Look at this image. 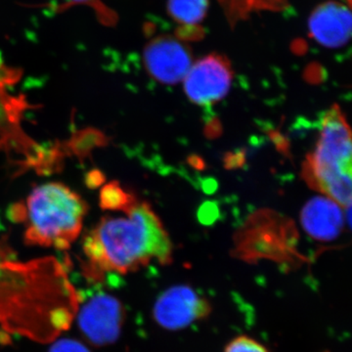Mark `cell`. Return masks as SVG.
Listing matches in <instances>:
<instances>
[{
	"instance_id": "6da1fadb",
	"label": "cell",
	"mask_w": 352,
	"mask_h": 352,
	"mask_svg": "<svg viewBox=\"0 0 352 352\" xmlns=\"http://www.w3.org/2000/svg\"><path fill=\"white\" fill-rule=\"evenodd\" d=\"M119 212L103 217L83 240L87 272L92 278L108 273L126 274L153 263L173 261V244L149 204L135 199Z\"/></svg>"
},
{
	"instance_id": "7a4b0ae2",
	"label": "cell",
	"mask_w": 352,
	"mask_h": 352,
	"mask_svg": "<svg viewBox=\"0 0 352 352\" xmlns=\"http://www.w3.org/2000/svg\"><path fill=\"white\" fill-rule=\"evenodd\" d=\"M78 305L76 292L57 259L23 263L0 258V315L51 314L68 324Z\"/></svg>"
},
{
	"instance_id": "3957f363",
	"label": "cell",
	"mask_w": 352,
	"mask_h": 352,
	"mask_svg": "<svg viewBox=\"0 0 352 352\" xmlns=\"http://www.w3.org/2000/svg\"><path fill=\"white\" fill-rule=\"evenodd\" d=\"M87 204L62 183L50 182L32 190L17 219H24L27 244L66 251L82 230Z\"/></svg>"
},
{
	"instance_id": "277c9868",
	"label": "cell",
	"mask_w": 352,
	"mask_h": 352,
	"mask_svg": "<svg viewBox=\"0 0 352 352\" xmlns=\"http://www.w3.org/2000/svg\"><path fill=\"white\" fill-rule=\"evenodd\" d=\"M351 131L339 106L324 115L314 152L305 161V180L342 208L351 204Z\"/></svg>"
},
{
	"instance_id": "5b68a950",
	"label": "cell",
	"mask_w": 352,
	"mask_h": 352,
	"mask_svg": "<svg viewBox=\"0 0 352 352\" xmlns=\"http://www.w3.org/2000/svg\"><path fill=\"white\" fill-rule=\"evenodd\" d=\"M232 80L233 71L226 58L210 54L192 64L182 82L190 101L208 106L226 96Z\"/></svg>"
},
{
	"instance_id": "8992f818",
	"label": "cell",
	"mask_w": 352,
	"mask_h": 352,
	"mask_svg": "<svg viewBox=\"0 0 352 352\" xmlns=\"http://www.w3.org/2000/svg\"><path fill=\"white\" fill-rule=\"evenodd\" d=\"M124 318V307L117 298L98 294L80 307L78 326L90 342L106 346L119 338Z\"/></svg>"
},
{
	"instance_id": "52a82bcc",
	"label": "cell",
	"mask_w": 352,
	"mask_h": 352,
	"mask_svg": "<svg viewBox=\"0 0 352 352\" xmlns=\"http://www.w3.org/2000/svg\"><path fill=\"white\" fill-rule=\"evenodd\" d=\"M212 311L205 298L188 286H176L164 292L154 307L155 320L168 330H180L203 320Z\"/></svg>"
},
{
	"instance_id": "ba28073f",
	"label": "cell",
	"mask_w": 352,
	"mask_h": 352,
	"mask_svg": "<svg viewBox=\"0 0 352 352\" xmlns=\"http://www.w3.org/2000/svg\"><path fill=\"white\" fill-rule=\"evenodd\" d=\"M143 60L149 75L164 85L182 82L193 64L190 50L180 39L159 36L145 46Z\"/></svg>"
},
{
	"instance_id": "9c48e42d",
	"label": "cell",
	"mask_w": 352,
	"mask_h": 352,
	"mask_svg": "<svg viewBox=\"0 0 352 352\" xmlns=\"http://www.w3.org/2000/svg\"><path fill=\"white\" fill-rule=\"evenodd\" d=\"M351 13L349 7L340 2L321 4L310 15L308 29L316 43L327 48L346 45L351 36Z\"/></svg>"
},
{
	"instance_id": "30bf717a",
	"label": "cell",
	"mask_w": 352,
	"mask_h": 352,
	"mask_svg": "<svg viewBox=\"0 0 352 352\" xmlns=\"http://www.w3.org/2000/svg\"><path fill=\"white\" fill-rule=\"evenodd\" d=\"M337 201L317 197L303 208L302 223L308 235L319 241H331L339 235L344 224V215Z\"/></svg>"
},
{
	"instance_id": "8fae6325",
	"label": "cell",
	"mask_w": 352,
	"mask_h": 352,
	"mask_svg": "<svg viewBox=\"0 0 352 352\" xmlns=\"http://www.w3.org/2000/svg\"><path fill=\"white\" fill-rule=\"evenodd\" d=\"M208 0H168V14L177 24L195 27L207 15Z\"/></svg>"
},
{
	"instance_id": "7c38bea8",
	"label": "cell",
	"mask_w": 352,
	"mask_h": 352,
	"mask_svg": "<svg viewBox=\"0 0 352 352\" xmlns=\"http://www.w3.org/2000/svg\"><path fill=\"white\" fill-rule=\"evenodd\" d=\"M16 71L7 66L0 54V115H10L17 110L21 102L11 96L7 91V87L16 80Z\"/></svg>"
},
{
	"instance_id": "4fadbf2b",
	"label": "cell",
	"mask_w": 352,
	"mask_h": 352,
	"mask_svg": "<svg viewBox=\"0 0 352 352\" xmlns=\"http://www.w3.org/2000/svg\"><path fill=\"white\" fill-rule=\"evenodd\" d=\"M135 197L127 193L119 183L113 182L107 185L101 192V207L104 210L119 212L135 200Z\"/></svg>"
},
{
	"instance_id": "5bb4252c",
	"label": "cell",
	"mask_w": 352,
	"mask_h": 352,
	"mask_svg": "<svg viewBox=\"0 0 352 352\" xmlns=\"http://www.w3.org/2000/svg\"><path fill=\"white\" fill-rule=\"evenodd\" d=\"M224 352H270L263 344L258 342V340L247 337V336H240L235 338L227 344Z\"/></svg>"
},
{
	"instance_id": "9a60e30c",
	"label": "cell",
	"mask_w": 352,
	"mask_h": 352,
	"mask_svg": "<svg viewBox=\"0 0 352 352\" xmlns=\"http://www.w3.org/2000/svg\"><path fill=\"white\" fill-rule=\"evenodd\" d=\"M69 2L71 4H85L91 7L99 21L104 25H110L116 22L115 14L106 4L103 3L102 0H69Z\"/></svg>"
},
{
	"instance_id": "2e32d148",
	"label": "cell",
	"mask_w": 352,
	"mask_h": 352,
	"mask_svg": "<svg viewBox=\"0 0 352 352\" xmlns=\"http://www.w3.org/2000/svg\"><path fill=\"white\" fill-rule=\"evenodd\" d=\"M50 352H90L82 342L73 339H62L57 340L50 347Z\"/></svg>"
}]
</instances>
